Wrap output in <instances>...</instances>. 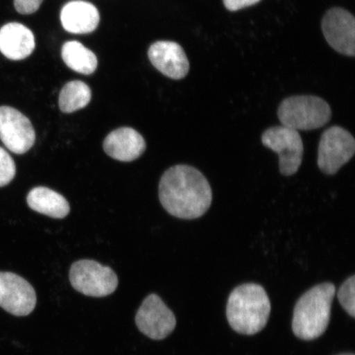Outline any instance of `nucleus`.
<instances>
[{"label": "nucleus", "instance_id": "obj_3", "mask_svg": "<svg viewBox=\"0 0 355 355\" xmlns=\"http://www.w3.org/2000/svg\"><path fill=\"white\" fill-rule=\"evenodd\" d=\"M335 294L333 284L323 283L302 295L295 305L292 322L293 331L298 338L313 340L325 332L330 322Z\"/></svg>", "mask_w": 355, "mask_h": 355}, {"label": "nucleus", "instance_id": "obj_1", "mask_svg": "<svg viewBox=\"0 0 355 355\" xmlns=\"http://www.w3.org/2000/svg\"><path fill=\"white\" fill-rule=\"evenodd\" d=\"M159 198L168 214L179 219L194 220L209 210L212 191L209 182L198 168L177 165L162 176Z\"/></svg>", "mask_w": 355, "mask_h": 355}, {"label": "nucleus", "instance_id": "obj_4", "mask_svg": "<svg viewBox=\"0 0 355 355\" xmlns=\"http://www.w3.org/2000/svg\"><path fill=\"white\" fill-rule=\"evenodd\" d=\"M277 114L283 126L309 131L325 126L331 121V109L321 97L295 96L282 102Z\"/></svg>", "mask_w": 355, "mask_h": 355}, {"label": "nucleus", "instance_id": "obj_6", "mask_svg": "<svg viewBox=\"0 0 355 355\" xmlns=\"http://www.w3.org/2000/svg\"><path fill=\"white\" fill-rule=\"evenodd\" d=\"M261 143L278 154L282 175L291 176L298 172L304 155V144L298 131L283 125L270 127L261 135Z\"/></svg>", "mask_w": 355, "mask_h": 355}, {"label": "nucleus", "instance_id": "obj_21", "mask_svg": "<svg viewBox=\"0 0 355 355\" xmlns=\"http://www.w3.org/2000/svg\"><path fill=\"white\" fill-rule=\"evenodd\" d=\"M44 0H15V7L21 15H32L37 12Z\"/></svg>", "mask_w": 355, "mask_h": 355}, {"label": "nucleus", "instance_id": "obj_17", "mask_svg": "<svg viewBox=\"0 0 355 355\" xmlns=\"http://www.w3.org/2000/svg\"><path fill=\"white\" fill-rule=\"evenodd\" d=\"M61 55L66 65L79 73L92 74L98 65L94 53L76 41L66 42L62 47Z\"/></svg>", "mask_w": 355, "mask_h": 355}, {"label": "nucleus", "instance_id": "obj_16", "mask_svg": "<svg viewBox=\"0 0 355 355\" xmlns=\"http://www.w3.org/2000/svg\"><path fill=\"white\" fill-rule=\"evenodd\" d=\"M26 202L31 209L55 219L69 215L70 206L64 196L46 187H35L30 191Z\"/></svg>", "mask_w": 355, "mask_h": 355}, {"label": "nucleus", "instance_id": "obj_15", "mask_svg": "<svg viewBox=\"0 0 355 355\" xmlns=\"http://www.w3.org/2000/svg\"><path fill=\"white\" fill-rule=\"evenodd\" d=\"M61 24L70 33L94 32L100 24V13L92 3L75 0L66 3L60 13Z\"/></svg>", "mask_w": 355, "mask_h": 355}, {"label": "nucleus", "instance_id": "obj_19", "mask_svg": "<svg viewBox=\"0 0 355 355\" xmlns=\"http://www.w3.org/2000/svg\"><path fill=\"white\" fill-rule=\"evenodd\" d=\"M355 277L346 279L338 291V300L344 309L352 318L355 317Z\"/></svg>", "mask_w": 355, "mask_h": 355}, {"label": "nucleus", "instance_id": "obj_14", "mask_svg": "<svg viewBox=\"0 0 355 355\" xmlns=\"http://www.w3.org/2000/svg\"><path fill=\"white\" fill-rule=\"evenodd\" d=\"M34 34L19 22H10L0 29V51L11 60L26 59L35 50Z\"/></svg>", "mask_w": 355, "mask_h": 355}, {"label": "nucleus", "instance_id": "obj_9", "mask_svg": "<svg viewBox=\"0 0 355 355\" xmlns=\"http://www.w3.org/2000/svg\"><path fill=\"white\" fill-rule=\"evenodd\" d=\"M0 140L13 153H28L35 141L30 119L10 106H0Z\"/></svg>", "mask_w": 355, "mask_h": 355}, {"label": "nucleus", "instance_id": "obj_11", "mask_svg": "<svg viewBox=\"0 0 355 355\" xmlns=\"http://www.w3.org/2000/svg\"><path fill=\"white\" fill-rule=\"evenodd\" d=\"M327 42L340 54L355 55V19L347 10L333 8L328 10L322 22Z\"/></svg>", "mask_w": 355, "mask_h": 355}, {"label": "nucleus", "instance_id": "obj_13", "mask_svg": "<svg viewBox=\"0 0 355 355\" xmlns=\"http://www.w3.org/2000/svg\"><path fill=\"white\" fill-rule=\"evenodd\" d=\"M146 146L144 137L132 128H117L105 137V153L111 158L122 162H131L139 158Z\"/></svg>", "mask_w": 355, "mask_h": 355}, {"label": "nucleus", "instance_id": "obj_7", "mask_svg": "<svg viewBox=\"0 0 355 355\" xmlns=\"http://www.w3.org/2000/svg\"><path fill=\"white\" fill-rule=\"evenodd\" d=\"M355 140L348 130L332 126L324 131L319 141L318 166L327 175H336L340 168L352 159Z\"/></svg>", "mask_w": 355, "mask_h": 355}, {"label": "nucleus", "instance_id": "obj_22", "mask_svg": "<svg viewBox=\"0 0 355 355\" xmlns=\"http://www.w3.org/2000/svg\"><path fill=\"white\" fill-rule=\"evenodd\" d=\"M261 0H223L226 8L230 11H238L242 8L254 6Z\"/></svg>", "mask_w": 355, "mask_h": 355}, {"label": "nucleus", "instance_id": "obj_12", "mask_svg": "<svg viewBox=\"0 0 355 355\" xmlns=\"http://www.w3.org/2000/svg\"><path fill=\"white\" fill-rule=\"evenodd\" d=\"M150 63L165 76L180 80L187 76L189 62L184 49L174 42L161 41L152 44L148 51Z\"/></svg>", "mask_w": 355, "mask_h": 355}, {"label": "nucleus", "instance_id": "obj_18", "mask_svg": "<svg viewBox=\"0 0 355 355\" xmlns=\"http://www.w3.org/2000/svg\"><path fill=\"white\" fill-rule=\"evenodd\" d=\"M92 100V91L85 83L69 82L62 88L59 96V106L62 112L73 113L85 108Z\"/></svg>", "mask_w": 355, "mask_h": 355}, {"label": "nucleus", "instance_id": "obj_8", "mask_svg": "<svg viewBox=\"0 0 355 355\" xmlns=\"http://www.w3.org/2000/svg\"><path fill=\"white\" fill-rule=\"evenodd\" d=\"M139 330L153 340H163L174 331L176 318L157 295H150L141 304L136 315Z\"/></svg>", "mask_w": 355, "mask_h": 355}, {"label": "nucleus", "instance_id": "obj_2", "mask_svg": "<svg viewBox=\"0 0 355 355\" xmlns=\"http://www.w3.org/2000/svg\"><path fill=\"white\" fill-rule=\"evenodd\" d=\"M270 313L269 297L260 285L243 284L230 295L226 317L230 326L239 334L252 336L263 330Z\"/></svg>", "mask_w": 355, "mask_h": 355}, {"label": "nucleus", "instance_id": "obj_20", "mask_svg": "<svg viewBox=\"0 0 355 355\" xmlns=\"http://www.w3.org/2000/svg\"><path fill=\"white\" fill-rule=\"evenodd\" d=\"M15 175L16 166L11 155L0 148V188L10 184Z\"/></svg>", "mask_w": 355, "mask_h": 355}, {"label": "nucleus", "instance_id": "obj_5", "mask_svg": "<svg viewBox=\"0 0 355 355\" xmlns=\"http://www.w3.org/2000/svg\"><path fill=\"white\" fill-rule=\"evenodd\" d=\"M69 281L74 290L96 298L112 294L119 285L117 275L112 269L87 259L78 261L71 266Z\"/></svg>", "mask_w": 355, "mask_h": 355}, {"label": "nucleus", "instance_id": "obj_10", "mask_svg": "<svg viewBox=\"0 0 355 355\" xmlns=\"http://www.w3.org/2000/svg\"><path fill=\"white\" fill-rule=\"evenodd\" d=\"M37 305L34 288L24 278L0 272V307L17 317L28 316Z\"/></svg>", "mask_w": 355, "mask_h": 355}, {"label": "nucleus", "instance_id": "obj_23", "mask_svg": "<svg viewBox=\"0 0 355 355\" xmlns=\"http://www.w3.org/2000/svg\"><path fill=\"white\" fill-rule=\"evenodd\" d=\"M340 355H354V354H340Z\"/></svg>", "mask_w": 355, "mask_h": 355}]
</instances>
